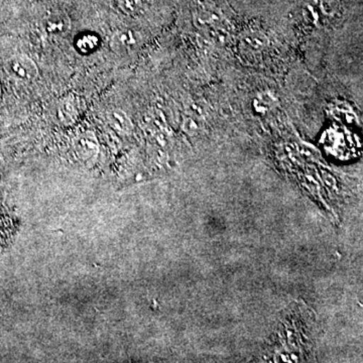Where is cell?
Returning a JSON list of instances; mask_svg holds the SVG:
<instances>
[{
  "instance_id": "cell-9",
  "label": "cell",
  "mask_w": 363,
  "mask_h": 363,
  "mask_svg": "<svg viewBox=\"0 0 363 363\" xmlns=\"http://www.w3.org/2000/svg\"><path fill=\"white\" fill-rule=\"evenodd\" d=\"M0 97H1V86H0Z\"/></svg>"
},
{
  "instance_id": "cell-1",
  "label": "cell",
  "mask_w": 363,
  "mask_h": 363,
  "mask_svg": "<svg viewBox=\"0 0 363 363\" xmlns=\"http://www.w3.org/2000/svg\"><path fill=\"white\" fill-rule=\"evenodd\" d=\"M6 69L9 76L21 82H30L39 76V69L35 62L26 55L11 57L6 62Z\"/></svg>"
},
{
  "instance_id": "cell-8",
  "label": "cell",
  "mask_w": 363,
  "mask_h": 363,
  "mask_svg": "<svg viewBox=\"0 0 363 363\" xmlns=\"http://www.w3.org/2000/svg\"><path fill=\"white\" fill-rule=\"evenodd\" d=\"M117 6L123 13L133 14L140 6V0H116Z\"/></svg>"
},
{
  "instance_id": "cell-2",
  "label": "cell",
  "mask_w": 363,
  "mask_h": 363,
  "mask_svg": "<svg viewBox=\"0 0 363 363\" xmlns=\"http://www.w3.org/2000/svg\"><path fill=\"white\" fill-rule=\"evenodd\" d=\"M44 28L49 35H65L71 28L70 18L63 13H55L50 14L45 18Z\"/></svg>"
},
{
  "instance_id": "cell-7",
  "label": "cell",
  "mask_w": 363,
  "mask_h": 363,
  "mask_svg": "<svg viewBox=\"0 0 363 363\" xmlns=\"http://www.w3.org/2000/svg\"><path fill=\"white\" fill-rule=\"evenodd\" d=\"M99 45V38L95 33H81L75 40V47L81 54H89Z\"/></svg>"
},
{
  "instance_id": "cell-5",
  "label": "cell",
  "mask_w": 363,
  "mask_h": 363,
  "mask_svg": "<svg viewBox=\"0 0 363 363\" xmlns=\"http://www.w3.org/2000/svg\"><path fill=\"white\" fill-rule=\"evenodd\" d=\"M107 121L113 130L119 133H130L133 124L130 117L121 109H113L107 114Z\"/></svg>"
},
{
  "instance_id": "cell-3",
  "label": "cell",
  "mask_w": 363,
  "mask_h": 363,
  "mask_svg": "<svg viewBox=\"0 0 363 363\" xmlns=\"http://www.w3.org/2000/svg\"><path fill=\"white\" fill-rule=\"evenodd\" d=\"M76 150L79 157L86 161H91L96 157L98 152V143L96 138L91 133H86L81 135L76 140Z\"/></svg>"
},
{
  "instance_id": "cell-6",
  "label": "cell",
  "mask_w": 363,
  "mask_h": 363,
  "mask_svg": "<svg viewBox=\"0 0 363 363\" xmlns=\"http://www.w3.org/2000/svg\"><path fill=\"white\" fill-rule=\"evenodd\" d=\"M136 44L135 33L131 30H121L112 35L111 45L114 52H123Z\"/></svg>"
},
{
  "instance_id": "cell-4",
  "label": "cell",
  "mask_w": 363,
  "mask_h": 363,
  "mask_svg": "<svg viewBox=\"0 0 363 363\" xmlns=\"http://www.w3.org/2000/svg\"><path fill=\"white\" fill-rule=\"evenodd\" d=\"M58 116L62 123L65 124L73 123L79 116L77 98L72 94L64 98L59 105Z\"/></svg>"
}]
</instances>
